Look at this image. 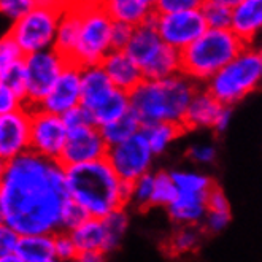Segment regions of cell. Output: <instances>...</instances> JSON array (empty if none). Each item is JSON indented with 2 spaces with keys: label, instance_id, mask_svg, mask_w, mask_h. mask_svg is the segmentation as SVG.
<instances>
[{
  "label": "cell",
  "instance_id": "obj_1",
  "mask_svg": "<svg viewBox=\"0 0 262 262\" xmlns=\"http://www.w3.org/2000/svg\"><path fill=\"white\" fill-rule=\"evenodd\" d=\"M69 200L66 168L57 161L29 151L7 162L0 175L4 223L19 237L59 232Z\"/></svg>",
  "mask_w": 262,
  "mask_h": 262
},
{
  "label": "cell",
  "instance_id": "obj_2",
  "mask_svg": "<svg viewBox=\"0 0 262 262\" xmlns=\"http://www.w3.org/2000/svg\"><path fill=\"white\" fill-rule=\"evenodd\" d=\"M69 199L88 218L103 220L110 213L129 205L130 184L122 183L105 159L66 168Z\"/></svg>",
  "mask_w": 262,
  "mask_h": 262
},
{
  "label": "cell",
  "instance_id": "obj_3",
  "mask_svg": "<svg viewBox=\"0 0 262 262\" xmlns=\"http://www.w3.org/2000/svg\"><path fill=\"white\" fill-rule=\"evenodd\" d=\"M197 86L188 76L178 73L165 80H143L130 94V112L142 127L168 122L180 124Z\"/></svg>",
  "mask_w": 262,
  "mask_h": 262
},
{
  "label": "cell",
  "instance_id": "obj_4",
  "mask_svg": "<svg viewBox=\"0 0 262 262\" xmlns=\"http://www.w3.org/2000/svg\"><path fill=\"white\" fill-rule=\"evenodd\" d=\"M245 46L230 30L207 29L180 53L181 73L197 86L207 84Z\"/></svg>",
  "mask_w": 262,
  "mask_h": 262
},
{
  "label": "cell",
  "instance_id": "obj_5",
  "mask_svg": "<svg viewBox=\"0 0 262 262\" xmlns=\"http://www.w3.org/2000/svg\"><path fill=\"white\" fill-rule=\"evenodd\" d=\"M262 80V54L248 45L205 84V89L223 106L232 108L245 97L256 92Z\"/></svg>",
  "mask_w": 262,
  "mask_h": 262
},
{
  "label": "cell",
  "instance_id": "obj_6",
  "mask_svg": "<svg viewBox=\"0 0 262 262\" xmlns=\"http://www.w3.org/2000/svg\"><path fill=\"white\" fill-rule=\"evenodd\" d=\"M66 2H53V0H35L27 14L13 23L8 35L18 45L24 56L53 50L57 24L62 14Z\"/></svg>",
  "mask_w": 262,
  "mask_h": 262
},
{
  "label": "cell",
  "instance_id": "obj_7",
  "mask_svg": "<svg viewBox=\"0 0 262 262\" xmlns=\"http://www.w3.org/2000/svg\"><path fill=\"white\" fill-rule=\"evenodd\" d=\"M113 21L106 14L102 2H81V24L78 41L70 62L78 67L100 66L112 51L110 30Z\"/></svg>",
  "mask_w": 262,
  "mask_h": 262
},
{
  "label": "cell",
  "instance_id": "obj_8",
  "mask_svg": "<svg viewBox=\"0 0 262 262\" xmlns=\"http://www.w3.org/2000/svg\"><path fill=\"white\" fill-rule=\"evenodd\" d=\"M23 66L26 72V108H37L45 96L51 91L59 75L67 66V60L54 50H46L24 56Z\"/></svg>",
  "mask_w": 262,
  "mask_h": 262
},
{
  "label": "cell",
  "instance_id": "obj_9",
  "mask_svg": "<svg viewBox=\"0 0 262 262\" xmlns=\"http://www.w3.org/2000/svg\"><path fill=\"white\" fill-rule=\"evenodd\" d=\"M105 161L122 183H134L140 177L151 173L154 154L151 152L142 130L127 142L110 146Z\"/></svg>",
  "mask_w": 262,
  "mask_h": 262
},
{
  "label": "cell",
  "instance_id": "obj_10",
  "mask_svg": "<svg viewBox=\"0 0 262 262\" xmlns=\"http://www.w3.org/2000/svg\"><path fill=\"white\" fill-rule=\"evenodd\" d=\"M152 24L161 41L181 53L207 30L205 19L199 8L180 13L154 14Z\"/></svg>",
  "mask_w": 262,
  "mask_h": 262
},
{
  "label": "cell",
  "instance_id": "obj_11",
  "mask_svg": "<svg viewBox=\"0 0 262 262\" xmlns=\"http://www.w3.org/2000/svg\"><path fill=\"white\" fill-rule=\"evenodd\" d=\"M67 127L62 118L38 108L30 110V138L29 151L40 158L57 161L62 152Z\"/></svg>",
  "mask_w": 262,
  "mask_h": 262
},
{
  "label": "cell",
  "instance_id": "obj_12",
  "mask_svg": "<svg viewBox=\"0 0 262 262\" xmlns=\"http://www.w3.org/2000/svg\"><path fill=\"white\" fill-rule=\"evenodd\" d=\"M106 151H108V146L97 126L70 129L57 162L64 168L89 164L105 159Z\"/></svg>",
  "mask_w": 262,
  "mask_h": 262
},
{
  "label": "cell",
  "instance_id": "obj_13",
  "mask_svg": "<svg viewBox=\"0 0 262 262\" xmlns=\"http://www.w3.org/2000/svg\"><path fill=\"white\" fill-rule=\"evenodd\" d=\"M81 103V67L67 62L51 91L37 108L56 116H62Z\"/></svg>",
  "mask_w": 262,
  "mask_h": 262
},
{
  "label": "cell",
  "instance_id": "obj_14",
  "mask_svg": "<svg viewBox=\"0 0 262 262\" xmlns=\"http://www.w3.org/2000/svg\"><path fill=\"white\" fill-rule=\"evenodd\" d=\"M30 110L23 108L0 116V158L5 162L29 152Z\"/></svg>",
  "mask_w": 262,
  "mask_h": 262
},
{
  "label": "cell",
  "instance_id": "obj_15",
  "mask_svg": "<svg viewBox=\"0 0 262 262\" xmlns=\"http://www.w3.org/2000/svg\"><path fill=\"white\" fill-rule=\"evenodd\" d=\"M100 67L105 72L106 78L110 80L112 86L126 94H130L143 81L142 70L124 51L112 50L102 60Z\"/></svg>",
  "mask_w": 262,
  "mask_h": 262
},
{
  "label": "cell",
  "instance_id": "obj_16",
  "mask_svg": "<svg viewBox=\"0 0 262 262\" xmlns=\"http://www.w3.org/2000/svg\"><path fill=\"white\" fill-rule=\"evenodd\" d=\"M262 27V2L260 0H237L232 7L229 30L243 45H253Z\"/></svg>",
  "mask_w": 262,
  "mask_h": 262
},
{
  "label": "cell",
  "instance_id": "obj_17",
  "mask_svg": "<svg viewBox=\"0 0 262 262\" xmlns=\"http://www.w3.org/2000/svg\"><path fill=\"white\" fill-rule=\"evenodd\" d=\"M224 106L216 102L205 88H199L192 96L186 113L183 116L181 127L186 130H200V129H213L214 121Z\"/></svg>",
  "mask_w": 262,
  "mask_h": 262
},
{
  "label": "cell",
  "instance_id": "obj_18",
  "mask_svg": "<svg viewBox=\"0 0 262 262\" xmlns=\"http://www.w3.org/2000/svg\"><path fill=\"white\" fill-rule=\"evenodd\" d=\"M80 24H81V2H66L57 24L53 50L62 56L67 62H70L76 41H78Z\"/></svg>",
  "mask_w": 262,
  "mask_h": 262
},
{
  "label": "cell",
  "instance_id": "obj_19",
  "mask_svg": "<svg viewBox=\"0 0 262 262\" xmlns=\"http://www.w3.org/2000/svg\"><path fill=\"white\" fill-rule=\"evenodd\" d=\"M102 4L113 23H121L134 29L152 21L156 14L154 0H108Z\"/></svg>",
  "mask_w": 262,
  "mask_h": 262
},
{
  "label": "cell",
  "instance_id": "obj_20",
  "mask_svg": "<svg viewBox=\"0 0 262 262\" xmlns=\"http://www.w3.org/2000/svg\"><path fill=\"white\" fill-rule=\"evenodd\" d=\"M115 88L100 66L81 69V106L89 113L108 97Z\"/></svg>",
  "mask_w": 262,
  "mask_h": 262
},
{
  "label": "cell",
  "instance_id": "obj_21",
  "mask_svg": "<svg viewBox=\"0 0 262 262\" xmlns=\"http://www.w3.org/2000/svg\"><path fill=\"white\" fill-rule=\"evenodd\" d=\"M162 46V41L156 32V27H154L152 21L138 26L134 29V34L124 48V53L134 60L138 66V69H143L151 57L158 53V50Z\"/></svg>",
  "mask_w": 262,
  "mask_h": 262
},
{
  "label": "cell",
  "instance_id": "obj_22",
  "mask_svg": "<svg viewBox=\"0 0 262 262\" xmlns=\"http://www.w3.org/2000/svg\"><path fill=\"white\" fill-rule=\"evenodd\" d=\"M207 195L194 194H177L175 200L167 207V214L172 223L178 226L200 227L207 214Z\"/></svg>",
  "mask_w": 262,
  "mask_h": 262
},
{
  "label": "cell",
  "instance_id": "obj_23",
  "mask_svg": "<svg viewBox=\"0 0 262 262\" xmlns=\"http://www.w3.org/2000/svg\"><path fill=\"white\" fill-rule=\"evenodd\" d=\"M16 254L23 262H51L54 259V238L51 234L19 237Z\"/></svg>",
  "mask_w": 262,
  "mask_h": 262
},
{
  "label": "cell",
  "instance_id": "obj_24",
  "mask_svg": "<svg viewBox=\"0 0 262 262\" xmlns=\"http://www.w3.org/2000/svg\"><path fill=\"white\" fill-rule=\"evenodd\" d=\"M181 73L180 53L162 43L158 53L142 69L143 80H165Z\"/></svg>",
  "mask_w": 262,
  "mask_h": 262
},
{
  "label": "cell",
  "instance_id": "obj_25",
  "mask_svg": "<svg viewBox=\"0 0 262 262\" xmlns=\"http://www.w3.org/2000/svg\"><path fill=\"white\" fill-rule=\"evenodd\" d=\"M69 235L73 240L78 254L88 253V251H103L105 253V229H103L102 220L88 218L80 226L72 229Z\"/></svg>",
  "mask_w": 262,
  "mask_h": 262
},
{
  "label": "cell",
  "instance_id": "obj_26",
  "mask_svg": "<svg viewBox=\"0 0 262 262\" xmlns=\"http://www.w3.org/2000/svg\"><path fill=\"white\" fill-rule=\"evenodd\" d=\"M130 112V100H129V94L122 91L115 89L112 94L106 97L97 108L92 110L89 115L92 118V122L97 127H103L110 122L118 121L119 118H122L124 115H127Z\"/></svg>",
  "mask_w": 262,
  "mask_h": 262
},
{
  "label": "cell",
  "instance_id": "obj_27",
  "mask_svg": "<svg viewBox=\"0 0 262 262\" xmlns=\"http://www.w3.org/2000/svg\"><path fill=\"white\" fill-rule=\"evenodd\" d=\"M202 238H204V230L200 227L178 226L173 230V234L168 237L167 245H165V251L175 257L192 254L199 250L200 243H202Z\"/></svg>",
  "mask_w": 262,
  "mask_h": 262
},
{
  "label": "cell",
  "instance_id": "obj_28",
  "mask_svg": "<svg viewBox=\"0 0 262 262\" xmlns=\"http://www.w3.org/2000/svg\"><path fill=\"white\" fill-rule=\"evenodd\" d=\"M183 132L184 129L180 124H168V122H158L142 127V134L154 158L164 154Z\"/></svg>",
  "mask_w": 262,
  "mask_h": 262
},
{
  "label": "cell",
  "instance_id": "obj_29",
  "mask_svg": "<svg viewBox=\"0 0 262 262\" xmlns=\"http://www.w3.org/2000/svg\"><path fill=\"white\" fill-rule=\"evenodd\" d=\"M168 173L178 194L207 195V192L214 186L211 177L199 170H172Z\"/></svg>",
  "mask_w": 262,
  "mask_h": 262
},
{
  "label": "cell",
  "instance_id": "obj_30",
  "mask_svg": "<svg viewBox=\"0 0 262 262\" xmlns=\"http://www.w3.org/2000/svg\"><path fill=\"white\" fill-rule=\"evenodd\" d=\"M99 129H100V134L103 137L106 146L110 148V146H116L119 143H124L134 135H137L142 130V124H140V121L135 118V115L132 112H129L127 115L119 118L118 121L110 122V124L99 127Z\"/></svg>",
  "mask_w": 262,
  "mask_h": 262
},
{
  "label": "cell",
  "instance_id": "obj_31",
  "mask_svg": "<svg viewBox=\"0 0 262 262\" xmlns=\"http://www.w3.org/2000/svg\"><path fill=\"white\" fill-rule=\"evenodd\" d=\"M130 216L126 208H119L102 220L105 229V253L118 250L129 229Z\"/></svg>",
  "mask_w": 262,
  "mask_h": 262
},
{
  "label": "cell",
  "instance_id": "obj_32",
  "mask_svg": "<svg viewBox=\"0 0 262 262\" xmlns=\"http://www.w3.org/2000/svg\"><path fill=\"white\" fill-rule=\"evenodd\" d=\"M237 0H205L200 2V11L205 19L207 29L229 30L232 7Z\"/></svg>",
  "mask_w": 262,
  "mask_h": 262
},
{
  "label": "cell",
  "instance_id": "obj_33",
  "mask_svg": "<svg viewBox=\"0 0 262 262\" xmlns=\"http://www.w3.org/2000/svg\"><path fill=\"white\" fill-rule=\"evenodd\" d=\"M152 175H154V180H152L151 207L167 208L173 202L177 194H178L175 189V184L170 178V173L165 172V170H159Z\"/></svg>",
  "mask_w": 262,
  "mask_h": 262
},
{
  "label": "cell",
  "instance_id": "obj_34",
  "mask_svg": "<svg viewBox=\"0 0 262 262\" xmlns=\"http://www.w3.org/2000/svg\"><path fill=\"white\" fill-rule=\"evenodd\" d=\"M152 180L154 175L146 173L135 180L130 184V197H129V205L135 207L137 210H146L151 208V194H152Z\"/></svg>",
  "mask_w": 262,
  "mask_h": 262
},
{
  "label": "cell",
  "instance_id": "obj_35",
  "mask_svg": "<svg viewBox=\"0 0 262 262\" xmlns=\"http://www.w3.org/2000/svg\"><path fill=\"white\" fill-rule=\"evenodd\" d=\"M24 54L18 48V45L13 41V38L5 34L0 37V76H2L10 67L21 62Z\"/></svg>",
  "mask_w": 262,
  "mask_h": 262
},
{
  "label": "cell",
  "instance_id": "obj_36",
  "mask_svg": "<svg viewBox=\"0 0 262 262\" xmlns=\"http://www.w3.org/2000/svg\"><path fill=\"white\" fill-rule=\"evenodd\" d=\"M54 238V259L56 262H72L78 257V251L75 248V243L70 238L69 232L59 230L53 235Z\"/></svg>",
  "mask_w": 262,
  "mask_h": 262
},
{
  "label": "cell",
  "instance_id": "obj_37",
  "mask_svg": "<svg viewBox=\"0 0 262 262\" xmlns=\"http://www.w3.org/2000/svg\"><path fill=\"white\" fill-rule=\"evenodd\" d=\"M0 83H4L8 89H11L14 94L19 96L24 100L27 81H26V72H24L23 60L18 64H14L13 67H10L2 76H0Z\"/></svg>",
  "mask_w": 262,
  "mask_h": 262
},
{
  "label": "cell",
  "instance_id": "obj_38",
  "mask_svg": "<svg viewBox=\"0 0 262 262\" xmlns=\"http://www.w3.org/2000/svg\"><path fill=\"white\" fill-rule=\"evenodd\" d=\"M34 5L35 0H0V14L13 24L32 10Z\"/></svg>",
  "mask_w": 262,
  "mask_h": 262
},
{
  "label": "cell",
  "instance_id": "obj_39",
  "mask_svg": "<svg viewBox=\"0 0 262 262\" xmlns=\"http://www.w3.org/2000/svg\"><path fill=\"white\" fill-rule=\"evenodd\" d=\"M232 221V213L230 211H207L205 218L200 224V229L204 230V234L216 235L221 234L223 230Z\"/></svg>",
  "mask_w": 262,
  "mask_h": 262
},
{
  "label": "cell",
  "instance_id": "obj_40",
  "mask_svg": "<svg viewBox=\"0 0 262 262\" xmlns=\"http://www.w3.org/2000/svg\"><path fill=\"white\" fill-rule=\"evenodd\" d=\"M218 158V149L211 143H194L188 148V159L199 165H210L216 161Z\"/></svg>",
  "mask_w": 262,
  "mask_h": 262
},
{
  "label": "cell",
  "instance_id": "obj_41",
  "mask_svg": "<svg viewBox=\"0 0 262 262\" xmlns=\"http://www.w3.org/2000/svg\"><path fill=\"white\" fill-rule=\"evenodd\" d=\"M88 220V214L76 205L72 200L66 204L62 214H60V230L64 232H70L72 229H75L76 226H80L83 221Z\"/></svg>",
  "mask_w": 262,
  "mask_h": 262
},
{
  "label": "cell",
  "instance_id": "obj_42",
  "mask_svg": "<svg viewBox=\"0 0 262 262\" xmlns=\"http://www.w3.org/2000/svg\"><path fill=\"white\" fill-rule=\"evenodd\" d=\"M199 0H156L154 2V13L156 14H168V13H180L186 10L199 8Z\"/></svg>",
  "mask_w": 262,
  "mask_h": 262
},
{
  "label": "cell",
  "instance_id": "obj_43",
  "mask_svg": "<svg viewBox=\"0 0 262 262\" xmlns=\"http://www.w3.org/2000/svg\"><path fill=\"white\" fill-rule=\"evenodd\" d=\"M26 108L24 100L16 96L11 89H8L4 83H0V116L14 113Z\"/></svg>",
  "mask_w": 262,
  "mask_h": 262
},
{
  "label": "cell",
  "instance_id": "obj_44",
  "mask_svg": "<svg viewBox=\"0 0 262 262\" xmlns=\"http://www.w3.org/2000/svg\"><path fill=\"white\" fill-rule=\"evenodd\" d=\"M62 118V122L66 124L67 130L70 129H78V127H84V126H94L92 122V118L89 115V112L83 106H75L70 112H67L66 115L60 116Z\"/></svg>",
  "mask_w": 262,
  "mask_h": 262
},
{
  "label": "cell",
  "instance_id": "obj_45",
  "mask_svg": "<svg viewBox=\"0 0 262 262\" xmlns=\"http://www.w3.org/2000/svg\"><path fill=\"white\" fill-rule=\"evenodd\" d=\"M132 34H134V27L121 24V23H113L112 30H110V46H112V50L124 51V48L127 46Z\"/></svg>",
  "mask_w": 262,
  "mask_h": 262
},
{
  "label": "cell",
  "instance_id": "obj_46",
  "mask_svg": "<svg viewBox=\"0 0 262 262\" xmlns=\"http://www.w3.org/2000/svg\"><path fill=\"white\" fill-rule=\"evenodd\" d=\"M205 204H207V211H230L229 199L218 184H214L207 192Z\"/></svg>",
  "mask_w": 262,
  "mask_h": 262
},
{
  "label": "cell",
  "instance_id": "obj_47",
  "mask_svg": "<svg viewBox=\"0 0 262 262\" xmlns=\"http://www.w3.org/2000/svg\"><path fill=\"white\" fill-rule=\"evenodd\" d=\"M19 235L10 226H7L5 223L0 224V257L13 254L16 250Z\"/></svg>",
  "mask_w": 262,
  "mask_h": 262
},
{
  "label": "cell",
  "instance_id": "obj_48",
  "mask_svg": "<svg viewBox=\"0 0 262 262\" xmlns=\"http://www.w3.org/2000/svg\"><path fill=\"white\" fill-rule=\"evenodd\" d=\"M230 121H232V108H227V106H224V108L221 110V113L218 115L216 121H214L213 130L216 134H224L230 126Z\"/></svg>",
  "mask_w": 262,
  "mask_h": 262
},
{
  "label": "cell",
  "instance_id": "obj_49",
  "mask_svg": "<svg viewBox=\"0 0 262 262\" xmlns=\"http://www.w3.org/2000/svg\"><path fill=\"white\" fill-rule=\"evenodd\" d=\"M75 262H106V254L103 251H88L80 253Z\"/></svg>",
  "mask_w": 262,
  "mask_h": 262
},
{
  "label": "cell",
  "instance_id": "obj_50",
  "mask_svg": "<svg viewBox=\"0 0 262 262\" xmlns=\"http://www.w3.org/2000/svg\"><path fill=\"white\" fill-rule=\"evenodd\" d=\"M0 262H23L16 254H8V256H4V257H0Z\"/></svg>",
  "mask_w": 262,
  "mask_h": 262
},
{
  "label": "cell",
  "instance_id": "obj_51",
  "mask_svg": "<svg viewBox=\"0 0 262 262\" xmlns=\"http://www.w3.org/2000/svg\"><path fill=\"white\" fill-rule=\"evenodd\" d=\"M5 167H7V162L2 159V158H0V175H2L4 173V170H5Z\"/></svg>",
  "mask_w": 262,
  "mask_h": 262
},
{
  "label": "cell",
  "instance_id": "obj_52",
  "mask_svg": "<svg viewBox=\"0 0 262 262\" xmlns=\"http://www.w3.org/2000/svg\"><path fill=\"white\" fill-rule=\"evenodd\" d=\"M4 223V208H2V202H0V224Z\"/></svg>",
  "mask_w": 262,
  "mask_h": 262
},
{
  "label": "cell",
  "instance_id": "obj_53",
  "mask_svg": "<svg viewBox=\"0 0 262 262\" xmlns=\"http://www.w3.org/2000/svg\"><path fill=\"white\" fill-rule=\"evenodd\" d=\"M51 262H56V260H51Z\"/></svg>",
  "mask_w": 262,
  "mask_h": 262
},
{
  "label": "cell",
  "instance_id": "obj_54",
  "mask_svg": "<svg viewBox=\"0 0 262 262\" xmlns=\"http://www.w3.org/2000/svg\"><path fill=\"white\" fill-rule=\"evenodd\" d=\"M72 262H75V260H72Z\"/></svg>",
  "mask_w": 262,
  "mask_h": 262
}]
</instances>
